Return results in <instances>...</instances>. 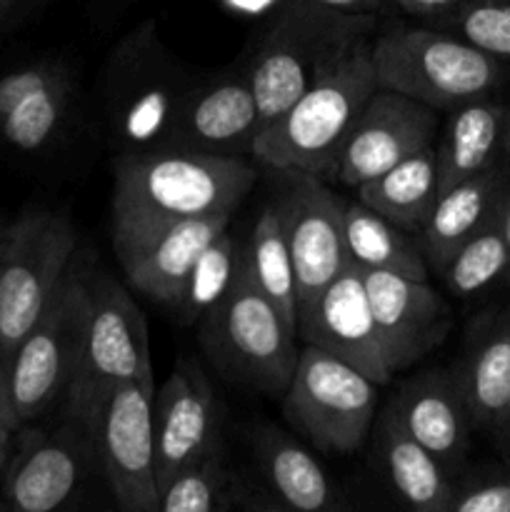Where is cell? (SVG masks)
<instances>
[{
	"label": "cell",
	"mask_w": 510,
	"mask_h": 512,
	"mask_svg": "<svg viewBox=\"0 0 510 512\" xmlns=\"http://www.w3.org/2000/svg\"><path fill=\"white\" fill-rule=\"evenodd\" d=\"M378 33V15L328 10L313 0H285L265 20L243 73L263 125L288 110L305 90Z\"/></svg>",
	"instance_id": "cell-1"
},
{
	"label": "cell",
	"mask_w": 510,
	"mask_h": 512,
	"mask_svg": "<svg viewBox=\"0 0 510 512\" xmlns=\"http://www.w3.org/2000/svg\"><path fill=\"white\" fill-rule=\"evenodd\" d=\"M255 178L258 173L243 158L180 145L123 153L113 168V215L158 220L233 215Z\"/></svg>",
	"instance_id": "cell-2"
},
{
	"label": "cell",
	"mask_w": 510,
	"mask_h": 512,
	"mask_svg": "<svg viewBox=\"0 0 510 512\" xmlns=\"http://www.w3.org/2000/svg\"><path fill=\"white\" fill-rule=\"evenodd\" d=\"M375 88L378 78L368 40L310 85L288 110L263 125L250 155L270 173L298 170L335 180L345 140Z\"/></svg>",
	"instance_id": "cell-3"
},
{
	"label": "cell",
	"mask_w": 510,
	"mask_h": 512,
	"mask_svg": "<svg viewBox=\"0 0 510 512\" xmlns=\"http://www.w3.org/2000/svg\"><path fill=\"white\" fill-rule=\"evenodd\" d=\"M78 288V355L63 398V415H75L103 390L155 378L148 325L133 295L98 263L73 258Z\"/></svg>",
	"instance_id": "cell-4"
},
{
	"label": "cell",
	"mask_w": 510,
	"mask_h": 512,
	"mask_svg": "<svg viewBox=\"0 0 510 512\" xmlns=\"http://www.w3.org/2000/svg\"><path fill=\"white\" fill-rule=\"evenodd\" d=\"M380 88L453 110L488 98L505 78V63L435 25H390L370 40Z\"/></svg>",
	"instance_id": "cell-5"
},
{
	"label": "cell",
	"mask_w": 510,
	"mask_h": 512,
	"mask_svg": "<svg viewBox=\"0 0 510 512\" xmlns=\"http://www.w3.org/2000/svg\"><path fill=\"white\" fill-rule=\"evenodd\" d=\"M193 80L160 40L155 20L130 30L105 68L103 103L123 153L175 145V128Z\"/></svg>",
	"instance_id": "cell-6"
},
{
	"label": "cell",
	"mask_w": 510,
	"mask_h": 512,
	"mask_svg": "<svg viewBox=\"0 0 510 512\" xmlns=\"http://www.w3.org/2000/svg\"><path fill=\"white\" fill-rule=\"evenodd\" d=\"M198 325L200 345L223 378L283 398L298 365V330L260 293L243 258L228 295Z\"/></svg>",
	"instance_id": "cell-7"
},
{
	"label": "cell",
	"mask_w": 510,
	"mask_h": 512,
	"mask_svg": "<svg viewBox=\"0 0 510 512\" xmlns=\"http://www.w3.org/2000/svg\"><path fill=\"white\" fill-rule=\"evenodd\" d=\"M78 235L65 213L30 208L0 235V358L48 310L73 265Z\"/></svg>",
	"instance_id": "cell-8"
},
{
	"label": "cell",
	"mask_w": 510,
	"mask_h": 512,
	"mask_svg": "<svg viewBox=\"0 0 510 512\" xmlns=\"http://www.w3.org/2000/svg\"><path fill=\"white\" fill-rule=\"evenodd\" d=\"M155 378L113 385L68 418L88 425L100 475L125 512H158L155 453Z\"/></svg>",
	"instance_id": "cell-9"
},
{
	"label": "cell",
	"mask_w": 510,
	"mask_h": 512,
	"mask_svg": "<svg viewBox=\"0 0 510 512\" xmlns=\"http://www.w3.org/2000/svg\"><path fill=\"white\" fill-rule=\"evenodd\" d=\"M375 380L328 350L305 343L283 393L285 418L320 450L350 455L365 443L378 410Z\"/></svg>",
	"instance_id": "cell-10"
},
{
	"label": "cell",
	"mask_w": 510,
	"mask_h": 512,
	"mask_svg": "<svg viewBox=\"0 0 510 512\" xmlns=\"http://www.w3.org/2000/svg\"><path fill=\"white\" fill-rule=\"evenodd\" d=\"M98 470L88 425L63 415L53 430H23L10 445L3 475V498L15 512H55L83 490Z\"/></svg>",
	"instance_id": "cell-11"
},
{
	"label": "cell",
	"mask_w": 510,
	"mask_h": 512,
	"mask_svg": "<svg viewBox=\"0 0 510 512\" xmlns=\"http://www.w3.org/2000/svg\"><path fill=\"white\" fill-rule=\"evenodd\" d=\"M228 225L230 215L198 220L113 215V248L130 288L175 308L198 255Z\"/></svg>",
	"instance_id": "cell-12"
},
{
	"label": "cell",
	"mask_w": 510,
	"mask_h": 512,
	"mask_svg": "<svg viewBox=\"0 0 510 512\" xmlns=\"http://www.w3.org/2000/svg\"><path fill=\"white\" fill-rule=\"evenodd\" d=\"M273 205L280 215L298 283V313L348 263L343 240V205L323 178L298 170L275 173Z\"/></svg>",
	"instance_id": "cell-13"
},
{
	"label": "cell",
	"mask_w": 510,
	"mask_h": 512,
	"mask_svg": "<svg viewBox=\"0 0 510 512\" xmlns=\"http://www.w3.org/2000/svg\"><path fill=\"white\" fill-rule=\"evenodd\" d=\"M78 355V288L73 265L38 323L5 360L8 395L18 423H30L63 403Z\"/></svg>",
	"instance_id": "cell-14"
},
{
	"label": "cell",
	"mask_w": 510,
	"mask_h": 512,
	"mask_svg": "<svg viewBox=\"0 0 510 512\" xmlns=\"http://www.w3.org/2000/svg\"><path fill=\"white\" fill-rule=\"evenodd\" d=\"M435 135L438 110L378 85L345 140L335 180L355 190L400 160L433 148Z\"/></svg>",
	"instance_id": "cell-15"
},
{
	"label": "cell",
	"mask_w": 510,
	"mask_h": 512,
	"mask_svg": "<svg viewBox=\"0 0 510 512\" xmlns=\"http://www.w3.org/2000/svg\"><path fill=\"white\" fill-rule=\"evenodd\" d=\"M158 483L223 448V405L193 358L173 365L153 398Z\"/></svg>",
	"instance_id": "cell-16"
},
{
	"label": "cell",
	"mask_w": 510,
	"mask_h": 512,
	"mask_svg": "<svg viewBox=\"0 0 510 512\" xmlns=\"http://www.w3.org/2000/svg\"><path fill=\"white\" fill-rule=\"evenodd\" d=\"M298 338L328 350L378 385L393 378L370 308L363 270L348 260L338 275L298 313Z\"/></svg>",
	"instance_id": "cell-17"
},
{
	"label": "cell",
	"mask_w": 510,
	"mask_h": 512,
	"mask_svg": "<svg viewBox=\"0 0 510 512\" xmlns=\"http://www.w3.org/2000/svg\"><path fill=\"white\" fill-rule=\"evenodd\" d=\"M75 80L58 58H38L0 75V140L23 155L53 148L68 128Z\"/></svg>",
	"instance_id": "cell-18"
},
{
	"label": "cell",
	"mask_w": 510,
	"mask_h": 512,
	"mask_svg": "<svg viewBox=\"0 0 510 512\" xmlns=\"http://www.w3.org/2000/svg\"><path fill=\"white\" fill-rule=\"evenodd\" d=\"M363 270L370 308L393 373L410 368L438 348L453 328V313L428 280L388 270Z\"/></svg>",
	"instance_id": "cell-19"
},
{
	"label": "cell",
	"mask_w": 510,
	"mask_h": 512,
	"mask_svg": "<svg viewBox=\"0 0 510 512\" xmlns=\"http://www.w3.org/2000/svg\"><path fill=\"white\" fill-rule=\"evenodd\" d=\"M263 128L258 100L243 70L190 85L175 128V145L240 158Z\"/></svg>",
	"instance_id": "cell-20"
},
{
	"label": "cell",
	"mask_w": 510,
	"mask_h": 512,
	"mask_svg": "<svg viewBox=\"0 0 510 512\" xmlns=\"http://www.w3.org/2000/svg\"><path fill=\"white\" fill-rule=\"evenodd\" d=\"M403 428L448 470L458 468L470 448V420L453 370H425L400 388L390 405Z\"/></svg>",
	"instance_id": "cell-21"
},
{
	"label": "cell",
	"mask_w": 510,
	"mask_h": 512,
	"mask_svg": "<svg viewBox=\"0 0 510 512\" xmlns=\"http://www.w3.org/2000/svg\"><path fill=\"white\" fill-rule=\"evenodd\" d=\"M508 185L510 165L495 163L473 178L440 190L433 210L418 230L420 250L430 270L440 273L455 250L500 213Z\"/></svg>",
	"instance_id": "cell-22"
},
{
	"label": "cell",
	"mask_w": 510,
	"mask_h": 512,
	"mask_svg": "<svg viewBox=\"0 0 510 512\" xmlns=\"http://www.w3.org/2000/svg\"><path fill=\"white\" fill-rule=\"evenodd\" d=\"M453 373L473 428L493 435L510 413V310H493L473 323Z\"/></svg>",
	"instance_id": "cell-23"
},
{
	"label": "cell",
	"mask_w": 510,
	"mask_h": 512,
	"mask_svg": "<svg viewBox=\"0 0 510 512\" xmlns=\"http://www.w3.org/2000/svg\"><path fill=\"white\" fill-rule=\"evenodd\" d=\"M253 455L260 478L278 508L333 512L348 505L343 490L330 480L323 465L283 430L260 425L253 433Z\"/></svg>",
	"instance_id": "cell-24"
},
{
	"label": "cell",
	"mask_w": 510,
	"mask_h": 512,
	"mask_svg": "<svg viewBox=\"0 0 510 512\" xmlns=\"http://www.w3.org/2000/svg\"><path fill=\"white\" fill-rule=\"evenodd\" d=\"M378 460L393 493L420 512H450L455 483L450 470L403 428L393 408L378 423Z\"/></svg>",
	"instance_id": "cell-25"
},
{
	"label": "cell",
	"mask_w": 510,
	"mask_h": 512,
	"mask_svg": "<svg viewBox=\"0 0 510 512\" xmlns=\"http://www.w3.org/2000/svg\"><path fill=\"white\" fill-rule=\"evenodd\" d=\"M508 108L478 98L450 110L448 125L435 148L440 190L468 180L500 163Z\"/></svg>",
	"instance_id": "cell-26"
},
{
	"label": "cell",
	"mask_w": 510,
	"mask_h": 512,
	"mask_svg": "<svg viewBox=\"0 0 510 512\" xmlns=\"http://www.w3.org/2000/svg\"><path fill=\"white\" fill-rule=\"evenodd\" d=\"M345 258L365 270H388L405 278L428 280V260L420 243L410 238V230L390 223L360 200L343 205Z\"/></svg>",
	"instance_id": "cell-27"
},
{
	"label": "cell",
	"mask_w": 510,
	"mask_h": 512,
	"mask_svg": "<svg viewBox=\"0 0 510 512\" xmlns=\"http://www.w3.org/2000/svg\"><path fill=\"white\" fill-rule=\"evenodd\" d=\"M358 200L400 228L418 233L440 195L435 148H425L355 188Z\"/></svg>",
	"instance_id": "cell-28"
},
{
	"label": "cell",
	"mask_w": 510,
	"mask_h": 512,
	"mask_svg": "<svg viewBox=\"0 0 510 512\" xmlns=\"http://www.w3.org/2000/svg\"><path fill=\"white\" fill-rule=\"evenodd\" d=\"M248 488L243 475L233 470L225 458V448L205 455L198 463L178 470L160 483L158 512H228V510H263Z\"/></svg>",
	"instance_id": "cell-29"
},
{
	"label": "cell",
	"mask_w": 510,
	"mask_h": 512,
	"mask_svg": "<svg viewBox=\"0 0 510 512\" xmlns=\"http://www.w3.org/2000/svg\"><path fill=\"white\" fill-rule=\"evenodd\" d=\"M243 265L260 293L298 330V283L288 240L275 205H265L243 248Z\"/></svg>",
	"instance_id": "cell-30"
},
{
	"label": "cell",
	"mask_w": 510,
	"mask_h": 512,
	"mask_svg": "<svg viewBox=\"0 0 510 512\" xmlns=\"http://www.w3.org/2000/svg\"><path fill=\"white\" fill-rule=\"evenodd\" d=\"M438 275L455 298H475L490 285L508 280L510 250L500 225V213L473 238L465 240Z\"/></svg>",
	"instance_id": "cell-31"
},
{
	"label": "cell",
	"mask_w": 510,
	"mask_h": 512,
	"mask_svg": "<svg viewBox=\"0 0 510 512\" xmlns=\"http://www.w3.org/2000/svg\"><path fill=\"white\" fill-rule=\"evenodd\" d=\"M240 258H243V248H238L228 230L215 235L205 245L185 280L180 300L175 303L183 323H198L210 308H215L228 295L230 285L238 278Z\"/></svg>",
	"instance_id": "cell-32"
},
{
	"label": "cell",
	"mask_w": 510,
	"mask_h": 512,
	"mask_svg": "<svg viewBox=\"0 0 510 512\" xmlns=\"http://www.w3.org/2000/svg\"><path fill=\"white\" fill-rule=\"evenodd\" d=\"M433 25L510 65V0H468L453 13L435 18Z\"/></svg>",
	"instance_id": "cell-33"
},
{
	"label": "cell",
	"mask_w": 510,
	"mask_h": 512,
	"mask_svg": "<svg viewBox=\"0 0 510 512\" xmlns=\"http://www.w3.org/2000/svg\"><path fill=\"white\" fill-rule=\"evenodd\" d=\"M450 512H510V473L483 475L455 485Z\"/></svg>",
	"instance_id": "cell-34"
},
{
	"label": "cell",
	"mask_w": 510,
	"mask_h": 512,
	"mask_svg": "<svg viewBox=\"0 0 510 512\" xmlns=\"http://www.w3.org/2000/svg\"><path fill=\"white\" fill-rule=\"evenodd\" d=\"M220 10L235 15V18L245 20H270L280 8L285 5V0H213Z\"/></svg>",
	"instance_id": "cell-35"
},
{
	"label": "cell",
	"mask_w": 510,
	"mask_h": 512,
	"mask_svg": "<svg viewBox=\"0 0 510 512\" xmlns=\"http://www.w3.org/2000/svg\"><path fill=\"white\" fill-rule=\"evenodd\" d=\"M398 10H403L405 15H413V18H425L433 23L440 15L453 13L455 8H460L468 0H390Z\"/></svg>",
	"instance_id": "cell-36"
},
{
	"label": "cell",
	"mask_w": 510,
	"mask_h": 512,
	"mask_svg": "<svg viewBox=\"0 0 510 512\" xmlns=\"http://www.w3.org/2000/svg\"><path fill=\"white\" fill-rule=\"evenodd\" d=\"M18 430H20V423L18 418H15L13 403H10V395H8L5 360H0V445H8Z\"/></svg>",
	"instance_id": "cell-37"
},
{
	"label": "cell",
	"mask_w": 510,
	"mask_h": 512,
	"mask_svg": "<svg viewBox=\"0 0 510 512\" xmlns=\"http://www.w3.org/2000/svg\"><path fill=\"white\" fill-rule=\"evenodd\" d=\"M315 5H323L328 10L353 15H378L383 10L385 0H313Z\"/></svg>",
	"instance_id": "cell-38"
},
{
	"label": "cell",
	"mask_w": 510,
	"mask_h": 512,
	"mask_svg": "<svg viewBox=\"0 0 510 512\" xmlns=\"http://www.w3.org/2000/svg\"><path fill=\"white\" fill-rule=\"evenodd\" d=\"M28 3L30 0H0V30L8 28Z\"/></svg>",
	"instance_id": "cell-39"
},
{
	"label": "cell",
	"mask_w": 510,
	"mask_h": 512,
	"mask_svg": "<svg viewBox=\"0 0 510 512\" xmlns=\"http://www.w3.org/2000/svg\"><path fill=\"white\" fill-rule=\"evenodd\" d=\"M493 438H495V443H498L500 453H503L505 460L510 463V413L505 415L503 423L498 425V430L493 433Z\"/></svg>",
	"instance_id": "cell-40"
},
{
	"label": "cell",
	"mask_w": 510,
	"mask_h": 512,
	"mask_svg": "<svg viewBox=\"0 0 510 512\" xmlns=\"http://www.w3.org/2000/svg\"><path fill=\"white\" fill-rule=\"evenodd\" d=\"M500 225H503L505 243H508V250H510V185H508V193H505L503 198V205H500Z\"/></svg>",
	"instance_id": "cell-41"
},
{
	"label": "cell",
	"mask_w": 510,
	"mask_h": 512,
	"mask_svg": "<svg viewBox=\"0 0 510 512\" xmlns=\"http://www.w3.org/2000/svg\"><path fill=\"white\" fill-rule=\"evenodd\" d=\"M13 440H10L8 445H0V512L8 510V505H5V498H3V475H5V465H8V455H10V445H13Z\"/></svg>",
	"instance_id": "cell-42"
},
{
	"label": "cell",
	"mask_w": 510,
	"mask_h": 512,
	"mask_svg": "<svg viewBox=\"0 0 510 512\" xmlns=\"http://www.w3.org/2000/svg\"><path fill=\"white\" fill-rule=\"evenodd\" d=\"M503 158L510 163V108L505 113V138H503Z\"/></svg>",
	"instance_id": "cell-43"
},
{
	"label": "cell",
	"mask_w": 510,
	"mask_h": 512,
	"mask_svg": "<svg viewBox=\"0 0 510 512\" xmlns=\"http://www.w3.org/2000/svg\"><path fill=\"white\" fill-rule=\"evenodd\" d=\"M0 360H3V358H0Z\"/></svg>",
	"instance_id": "cell-44"
}]
</instances>
